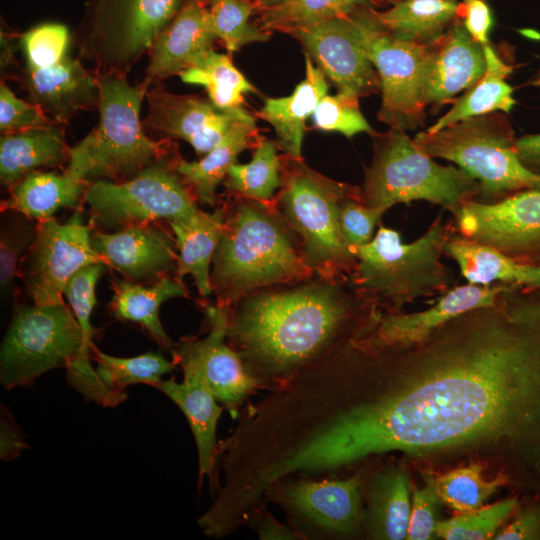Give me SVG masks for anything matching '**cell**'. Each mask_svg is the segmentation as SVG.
Returning a JSON list of instances; mask_svg holds the SVG:
<instances>
[{"label":"cell","instance_id":"obj_41","mask_svg":"<svg viewBox=\"0 0 540 540\" xmlns=\"http://www.w3.org/2000/svg\"><path fill=\"white\" fill-rule=\"evenodd\" d=\"M519 504L517 497H511L438 521L435 528L436 536L445 540L491 539L513 516Z\"/></svg>","mask_w":540,"mask_h":540},{"label":"cell","instance_id":"obj_49","mask_svg":"<svg viewBox=\"0 0 540 540\" xmlns=\"http://www.w3.org/2000/svg\"><path fill=\"white\" fill-rule=\"evenodd\" d=\"M498 540H540V497L520 505L512 521L494 537Z\"/></svg>","mask_w":540,"mask_h":540},{"label":"cell","instance_id":"obj_12","mask_svg":"<svg viewBox=\"0 0 540 540\" xmlns=\"http://www.w3.org/2000/svg\"><path fill=\"white\" fill-rule=\"evenodd\" d=\"M171 156L125 182L99 179L89 183L83 201L89 206L91 224L119 230L160 219H185L198 212L192 191L175 169L179 157Z\"/></svg>","mask_w":540,"mask_h":540},{"label":"cell","instance_id":"obj_16","mask_svg":"<svg viewBox=\"0 0 540 540\" xmlns=\"http://www.w3.org/2000/svg\"><path fill=\"white\" fill-rule=\"evenodd\" d=\"M454 218L464 237L540 267V190L521 191L493 204L471 200Z\"/></svg>","mask_w":540,"mask_h":540},{"label":"cell","instance_id":"obj_27","mask_svg":"<svg viewBox=\"0 0 540 540\" xmlns=\"http://www.w3.org/2000/svg\"><path fill=\"white\" fill-rule=\"evenodd\" d=\"M444 255L459 266L468 283H504L540 288V267L522 264L499 250L461 235L453 227L444 248Z\"/></svg>","mask_w":540,"mask_h":540},{"label":"cell","instance_id":"obj_54","mask_svg":"<svg viewBox=\"0 0 540 540\" xmlns=\"http://www.w3.org/2000/svg\"><path fill=\"white\" fill-rule=\"evenodd\" d=\"M286 1H288V0H256L255 1V6L260 11V10H263V9H266V8L277 6V5L282 4V3L286 2Z\"/></svg>","mask_w":540,"mask_h":540},{"label":"cell","instance_id":"obj_56","mask_svg":"<svg viewBox=\"0 0 540 540\" xmlns=\"http://www.w3.org/2000/svg\"><path fill=\"white\" fill-rule=\"evenodd\" d=\"M467 1H469V0H463V2H467Z\"/></svg>","mask_w":540,"mask_h":540},{"label":"cell","instance_id":"obj_36","mask_svg":"<svg viewBox=\"0 0 540 540\" xmlns=\"http://www.w3.org/2000/svg\"><path fill=\"white\" fill-rule=\"evenodd\" d=\"M484 467L470 463L435 477H429L439 499L457 514L466 513L484 506L497 490L509 483L510 477L500 472L495 478L483 477Z\"/></svg>","mask_w":540,"mask_h":540},{"label":"cell","instance_id":"obj_4","mask_svg":"<svg viewBox=\"0 0 540 540\" xmlns=\"http://www.w3.org/2000/svg\"><path fill=\"white\" fill-rule=\"evenodd\" d=\"M99 124L70 148L66 171L91 183L99 179L125 182L157 161L173 155L169 139L150 138L140 110L151 82L132 86L127 76L99 75Z\"/></svg>","mask_w":540,"mask_h":540},{"label":"cell","instance_id":"obj_43","mask_svg":"<svg viewBox=\"0 0 540 540\" xmlns=\"http://www.w3.org/2000/svg\"><path fill=\"white\" fill-rule=\"evenodd\" d=\"M358 99L342 93L325 95L312 114L315 127L323 131L338 132L348 138L359 133L375 135L377 132L360 111Z\"/></svg>","mask_w":540,"mask_h":540},{"label":"cell","instance_id":"obj_46","mask_svg":"<svg viewBox=\"0 0 540 540\" xmlns=\"http://www.w3.org/2000/svg\"><path fill=\"white\" fill-rule=\"evenodd\" d=\"M387 210L369 207L360 202V194L344 199L340 206L339 220L345 241L355 249L373 239L376 225Z\"/></svg>","mask_w":540,"mask_h":540},{"label":"cell","instance_id":"obj_17","mask_svg":"<svg viewBox=\"0 0 540 540\" xmlns=\"http://www.w3.org/2000/svg\"><path fill=\"white\" fill-rule=\"evenodd\" d=\"M289 34L303 44L338 93L359 98L380 89L379 75L366 55L352 15L297 28Z\"/></svg>","mask_w":540,"mask_h":540},{"label":"cell","instance_id":"obj_23","mask_svg":"<svg viewBox=\"0 0 540 540\" xmlns=\"http://www.w3.org/2000/svg\"><path fill=\"white\" fill-rule=\"evenodd\" d=\"M485 71L484 45L469 34L457 17L436 42L424 90L425 106L446 103L476 83Z\"/></svg>","mask_w":540,"mask_h":540},{"label":"cell","instance_id":"obj_14","mask_svg":"<svg viewBox=\"0 0 540 540\" xmlns=\"http://www.w3.org/2000/svg\"><path fill=\"white\" fill-rule=\"evenodd\" d=\"M91 237V227L83 223L78 208L63 224L53 217L38 223L20 271L33 303H62L64 287L78 270L92 263H104L93 248Z\"/></svg>","mask_w":540,"mask_h":540},{"label":"cell","instance_id":"obj_37","mask_svg":"<svg viewBox=\"0 0 540 540\" xmlns=\"http://www.w3.org/2000/svg\"><path fill=\"white\" fill-rule=\"evenodd\" d=\"M281 171L275 144L261 138L249 163H234L230 167L225 186L240 197L271 203L276 190L281 187Z\"/></svg>","mask_w":540,"mask_h":540},{"label":"cell","instance_id":"obj_26","mask_svg":"<svg viewBox=\"0 0 540 540\" xmlns=\"http://www.w3.org/2000/svg\"><path fill=\"white\" fill-rule=\"evenodd\" d=\"M324 72L315 67L305 52V78L286 97L267 98L260 116L274 128L279 147L288 157L301 159L306 119L327 95Z\"/></svg>","mask_w":540,"mask_h":540},{"label":"cell","instance_id":"obj_9","mask_svg":"<svg viewBox=\"0 0 540 540\" xmlns=\"http://www.w3.org/2000/svg\"><path fill=\"white\" fill-rule=\"evenodd\" d=\"M185 0H85L73 43L99 75L127 76Z\"/></svg>","mask_w":540,"mask_h":540},{"label":"cell","instance_id":"obj_31","mask_svg":"<svg viewBox=\"0 0 540 540\" xmlns=\"http://www.w3.org/2000/svg\"><path fill=\"white\" fill-rule=\"evenodd\" d=\"M113 288L111 308L115 317L140 324L161 347L172 352L175 343L160 322L159 309L171 298L188 296L180 280L164 276L148 287L130 280H115Z\"/></svg>","mask_w":540,"mask_h":540},{"label":"cell","instance_id":"obj_45","mask_svg":"<svg viewBox=\"0 0 540 540\" xmlns=\"http://www.w3.org/2000/svg\"><path fill=\"white\" fill-rule=\"evenodd\" d=\"M69 30L59 23H45L33 27L20 37L26 63L35 67H48L66 56Z\"/></svg>","mask_w":540,"mask_h":540},{"label":"cell","instance_id":"obj_29","mask_svg":"<svg viewBox=\"0 0 540 540\" xmlns=\"http://www.w3.org/2000/svg\"><path fill=\"white\" fill-rule=\"evenodd\" d=\"M88 183L65 171L34 170L26 174L1 202V211H15L35 221L52 218L62 208H78Z\"/></svg>","mask_w":540,"mask_h":540},{"label":"cell","instance_id":"obj_50","mask_svg":"<svg viewBox=\"0 0 540 540\" xmlns=\"http://www.w3.org/2000/svg\"><path fill=\"white\" fill-rule=\"evenodd\" d=\"M458 17L462 18L466 30L477 42L482 45L490 43L489 32L493 25V18L485 1L469 0L460 3Z\"/></svg>","mask_w":540,"mask_h":540},{"label":"cell","instance_id":"obj_5","mask_svg":"<svg viewBox=\"0 0 540 540\" xmlns=\"http://www.w3.org/2000/svg\"><path fill=\"white\" fill-rule=\"evenodd\" d=\"M453 221L438 215L417 240L404 244L400 234L379 225L373 239L355 249L356 266L349 283L385 312H399L416 299L443 295L452 283L442 263Z\"/></svg>","mask_w":540,"mask_h":540},{"label":"cell","instance_id":"obj_32","mask_svg":"<svg viewBox=\"0 0 540 540\" xmlns=\"http://www.w3.org/2000/svg\"><path fill=\"white\" fill-rule=\"evenodd\" d=\"M407 472L399 466L381 471L373 481L363 523L374 539L407 537L411 513Z\"/></svg>","mask_w":540,"mask_h":540},{"label":"cell","instance_id":"obj_7","mask_svg":"<svg viewBox=\"0 0 540 540\" xmlns=\"http://www.w3.org/2000/svg\"><path fill=\"white\" fill-rule=\"evenodd\" d=\"M371 164L365 169L360 202L388 210L397 203L427 201L455 217L474 200L479 183L459 167L442 166L422 152L404 130L376 133Z\"/></svg>","mask_w":540,"mask_h":540},{"label":"cell","instance_id":"obj_48","mask_svg":"<svg viewBox=\"0 0 540 540\" xmlns=\"http://www.w3.org/2000/svg\"><path fill=\"white\" fill-rule=\"evenodd\" d=\"M441 503L429 480L423 488L414 491L406 539L427 540L436 536L435 528L439 521L438 512Z\"/></svg>","mask_w":540,"mask_h":540},{"label":"cell","instance_id":"obj_30","mask_svg":"<svg viewBox=\"0 0 540 540\" xmlns=\"http://www.w3.org/2000/svg\"><path fill=\"white\" fill-rule=\"evenodd\" d=\"M255 133V119L250 115L237 120L199 161L187 162L178 158L175 169L200 203L216 204L217 187L225 180L238 155L251 145Z\"/></svg>","mask_w":540,"mask_h":540},{"label":"cell","instance_id":"obj_2","mask_svg":"<svg viewBox=\"0 0 540 540\" xmlns=\"http://www.w3.org/2000/svg\"><path fill=\"white\" fill-rule=\"evenodd\" d=\"M382 311L349 280L314 274L229 307L227 340L261 389L274 390L365 334Z\"/></svg>","mask_w":540,"mask_h":540},{"label":"cell","instance_id":"obj_3","mask_svg":"<svg viewBox=\"0 0 540 540\" xmlns=\"http://www.w3.org/2000/svg\"><path fill=\"white\" fill-rule=\"evenodd\" d=\"M314 274L273 201L241 197L226 211L210 271L217 304L230 307L255 291Z\"/></svg>","mask_w":540,"mask_h":540},{"label":"cell","instance_id":"obj_18","mask_svg":"<svg viewBox=\"0 0 540 540\" xmlns=\"http://www.w3.org/2000/svg\"><path fill=\"white\" fill-rule=\"evenodd\" d=\"M148 112L144 129L164 138L188 142L198 155H205L239 119L251 114L244 108L224 111L209 99L173 94L162 86L147 91Z\"/></svg>","mask_w":540,"mask_h":540},{"label":"cell","instance_id":"obj_28","mask_svg":"<svg viewBox=\"0 0 540 540\" xmlns=\"http://www.w3.org/2000/svg\"><path fill=\"white\" fill-rule=\"evenodd\" d=\"M225 208L168 221L178 250L177 276H192L201 296L212 294L210 265L222 234Z\"/></svg>","mask_w":540,"mask_h":540},{"label":"cell","instance_id":"obj_39","mask_svg":"<svg viewBox=\"0 0 540 540\" xmlns=\"http://www.w3.org/2000/svg\"><path fill=\"white\" fill-rule=\"evenodd\" d=\"M91 355L96 362L95 369L101 381L108 389L119 394H125V389L134 384L155 386L164 375L176 368L173 360H167L159 352L117 357L93 346Z\"/></svg>","mask_w":540,"mask_h":540},{"label":"cell","instance_id":"obj_47","mask_svg":"<svg viewBox=\"0 0 540 540\" xmlns=\"http://www.w3.org/2000/svg\"><path fill=\"white\" fill-rule=\"evenodd\" d=\"M52 121L40 107L17 98L5 83H1L0 130L2 133L25 130Z\"/></svg>","mask_w":540,"mask_h":540},{"label":"cell","instance_id":"obj_52","mask_svg":"<svg viewBox=\"0 0 540 540\" xmlns=\"http://www.w3.org/2000/svg\"><path fill=\"white\" fill-rule=\"evenodd\" d=\"M0 457L4 461L16 459L28 445L23 434L5 407H1Z\"/></svg>","mask_w":540,"mask_h":540},{"label":"cell","instance_id":"obj_24","mask_svg":"<svg viewBox=\"0 0 540 540\" xmlns=\"http://www.w3.org/2000/svg\"><path fill=\"white\" fill-rule=\"evenodd\" d=\"M173 401L185 415L192 431L198 453L199 487L207 477L211 491L219 488L216 464L218 442L216 438L218 420L223 411L212 393L204 386L175 378L162 379L154 386Z\"/></svg>","mask_w":540,"mask_h":540},{"label":"cell","instance_id":"obj_15","mask_svg":"<svg viewBox=\"0 0 540 540\" xmlns=\"http://www.w3.org/2000/svg\"><path fill=\"white\" fill-rule=\"evenodd\" d=\"M363 479L360 473L345 479L290 478L273 485L265 502L282 507L294 527L323 536H352L363 523Z\"/></svg>","mask_w":540,"mask_h":540},{"label":"cell","instance_id":"obj_51","mask_svg":"<svg viewBox=\"0 0 540 540\" xmlns=\"http://www.w3.org/2000/svg\"><path fill=\"white\" fill-rule=\"evenodd\" d=\"M246 524L254 529L262 540L305 539L295 527L287 526L276 520L264 504L251 513Z\"/></svg>","mask_w":540,"mask_h":540},{"label":"cell","instance_id":"obj_6","mask_svg":"<svg viewBox=\"0 0 540 540\" xmlns=\"http://www.w3.org/2000/svg\"><path fill=\"white\" fill-rule=\"evenodd\" d=\"M281 171V187L273 206L299 241L309 268L320 276L349 280L356 256L340 227L344 199L360 187L331 180L289 157Z\"/></svg>","mask_w":540,"mask_h":540},{"label":"cell","instance_id":"obj_42","mask_svg":"<svg viewBox=\"0 0 540 540\" xmlns=\"http://www.w3.org/2000/svg\"><path fill=\"white\" fill-rule=\"evenodd\" d=\"M0 236V288L1 296L14 293L20 278L23 259L36 236L38 221L15 211H4Z\"/></svg>","mask_w":540,"mask_h":540},{"label":"cell","instance_id":"obj_55","mask_svg":"<svg viewBox=\"0 0 540 540\" xmlns=\"http://www.w3.org/2000/svg\"><path fill=\"white\" fill-rule=\"evenodd\" d=\"M530 85L540 87V68L530 80Z\"/></svg>","mask_w":540,"mask_h":540},{"label":"cell","instance_id":"obj_19","mask_svg":"<svg viewBox=\"0 0 540 540\" xmlns=\"http://www.w3.org/2000/svg\"><path fill=\"white\" fill-rule=\"evenodd\" d=\"M509 284L468 283L449 289L430 308L414 313L382 312L358 341L374 346L409 347L425 340L451 319L497 303Z\"/></svg>","mask_w":540,"mask_h":540},{"label":"cell","instance_id":"obj_20","mask_svg":"<svg viewBox=\"0 0 540 540\" xmlns=\"http://www.w3.org/2000/svg\"><path fill=\"white\" fill-rule=\"evenodd\" d=\"M91 241L104 263L127 280L157 281L177 270L175 238L154 222L130 225L116 232L97 230Z\"/></svg>","mask_w":540,"mask_h":540},{"label":"cell","instance_id":"obj_13","mask_svg":"<svg viewBox=\"0 0 540 540\" xmlns=\"http://www.w3.org/2000/svg\"><path fill=\"white\" fill-rule=\"evenodd\" d=\"M228 311L229 307L219 304L206 306L207 334L182 338L171 353L183 380L207 388L236 419L245 402L261 387L228 343Z\"/></svg>","mask_w":540,"mask_h":540},{"label":"cell","instance_id":"obj_21","mask_svg":"<svg viewBox=\"0 0 540 540\" xmlns=\"http://www.w3.org/2000/svg\"><path fill=\"white\" fill-rule=\"evenodd\" d=\"M21 83L30 102L62 124L82 110L98 108L100 93L96 75L68 55L48 67L26 63Z\"/></svg>","mask_w":540,"mask_h":540},{"label":"cell","instance_id":"obj_35","mask_svg":"<svg viewBox=\"0 0 540 540\" xmlns=\"http://www.w3.org/2000/svg\"><path fill=\"white\" fill-rule=\"evenodd\" d=\"M179 76L185 83L203 86L208 99L224 111L243 108L244 94L256 92L230 58L213 48Z\"/></svg>","mask_w":540,"mask_h":540},{"label":"cell","instance_id":"obj_38","mask_svg":"<svg viewBox=\"0 0 540 540\" xmlns=\"http://www.w3.org/2000/svg\"><path fill=\"white\" fill-rule=\"evenodd\" d=\"M373 0H288L260 10V27L268 32H291L326 20L372 9Z\"/></svg>","mask_w":540,"mask_h":540},{"label":"cell","instance_id":"obj_22","mask_svg":"<svg viewBox=\"0 0 540 540\" xmlns=\"http://www.w3.org/2000/svg\"><path fill=\"white\" fill-rule=\"evenodd\" d=\"M216 36L202 0H185L149 52L145 78L151 83L182 71L211 50Z\"/></svg>","mask_w":540,"mask_h":540},{"label":"cell","instance_id":"obj_40","mask_svg":"<svg viewBox=\"0 0 540 540\" xmlns=\"http://www.w3.org/2000/svg\"><path fill=\"white\" fill-rule=\"evenodd\" d=\"M208 9L212 30L229 52L243 46L267 41L268 31L250 21L256 8L250 0H202Z\"/></svg>","mask_w":540,"mask_h":540},{"label":"cell","instance_id":"obj_34","mask_svg":"<svg viewBox=\"0 0 540 540\" xmlns=\"http://www.w3.org/2000/svg\"><path fill=\"white\" fill-rule=\"evenodd\" d=\"M486 71L465 93L454 101L447 113L426 129L437 132L461 120L491 112L509 113L514 105L513 88L506 82L513 67L503 61L490 43L484 45Z\"/></svg>","mask_w":540,"mask_h":540},{"label":"cell","instance_id":"obj_8","mask_svg":"<svg viewBox=\"0 0 540 540\" xmlns=\"http://www.w3.org/2000/svg\"><path fill=\"white\" fill-rule=\"evenodd\" d=\"M508 119L491 112L461 120L437 132H419L415 145L431 158L455 163L479 183L477 202L493 204L518 192L540 190V175L518 158Z\"/></svg>","mask_w":540,"mask_h":540},{"label":"cell","instance_id":"obj_53","mask_svg":"<svg viewBox=\"0 0 540 540\" xmlns=\"http://www.w3.org/2000/svg\"><path fill=\"white\" fill-rule=\"evenodd\" d=\"M514 148L520 161L540 175V133L516 138Z\"/></svg>","mask_w":540,"mask_h":540},{"label":"cell","instance_id":"obj_10","mask_svg":"<svg viewBox=\"0 0 540 540\" xmlns=\"http://www.w3.org/2000/svg\"><path fill=\"white\" fill-rule=\"evenodd\" d=\"M82 330L64 302L17 305L0 348L5 389L31 385L42 374L70 362L91 363Z\"/></svg>","mask_w":540,"mask_h":540},{"label":"cell","instance_id":"obj_33","mask_svg":"<svg viewBox=\"0 0 540 540\" xmlns=\"http://www.w3.org/2000/svg\"><path fill=\"white\" fill-rule=\"evenodd\" d=\"M458 0H397L383 12L373 10L379 24L395 38L421 45L437 42L458 17Z\"/></svg>","mask_w":540,"mask_h":540},{"label":"cell","instance_id":"obj_1","mask_svg":"<svg viewBox=\"0 0 540 540\" xmlns=\"http://www.w3.org/2000/svg\"><path fill=\"white\" fill-rule=\"evenodd\" d=\"M378 347L350 411L358 461L496 443L540 479V288L509 284L420 343Z\"/></svg>","mask_w":540,"mask_h":540},{"label":"cell","instance_id":"obj_25","mask_svg":"<svg viewBox=\"0 0 540 540\" xmlns=\"http://www.w3.org/2000/svg\"><path fill=\"white\" fill-rule=\"evenodd\" d=\"M62 123L48 124L2 133L0 139V180L8 189L26 174L41 167H58L69 161Z\"/></svg>","mask_w":540,"mask_h":540},{"label":"cell","instance_id":"obj_44","mask_svg":"<svg viewBox=\"0 0 540 540\" xmlns=\"http://www.w3.org/2000/svg\"><path fill=\"white\" fill-rule=\"evenodd\" d=\"M105 263H92L78 270L64 287L66 297L84 336L85 348L92 350V338L95 329L91 323V315L97 303L95 289L99 278L106 269Z\"/></svg>","mask_w":540,"mask_h":540},{"label":"cell","instance_id":"obj_11","mask_svg":"<svg viewBox=\"0 0 540 540\" xmlns=\"http://www.w3.org/2000/svg\"><path fill=\"white\" fill-rule=\"evenodd\" d=\"M366 55L380 79L382 101L378 119L391 128L414 130L424 124V90L436 42L402 41L376 20L373 9L352 14Z\"/></svg>","mask_w":540,"mask_h":540}]
</instances>
